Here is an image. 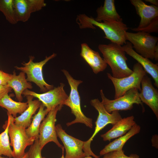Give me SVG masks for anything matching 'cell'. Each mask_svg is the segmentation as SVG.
Instances as JSON below:
<instances>
[{"instance_id": "1", "label": "cell", "mask_w": 158, "mask_h": 158, "mask_svg": "<svg viewBox=\"0 0 158 158\" xmlns=\"http://www.w3.org/2000/svg\"><path fill=\"white\" fill-rule=\"evenodd\" d=\"M76 21L81 29H94L96 28L94 25L98 27L104 32L105 35L104 37L109 40L112 43L121 45L126 43V35L128 28L123 21H109L98 22L93 17L84 14L78 16Z\"/></svg>"}, {"instance_id": "2", "label": "cell", "mask_w": 158, "mask_h": 158, "mask_svg": "<svg viewBox=\"0 0 158 158\" xmlns=\"http://www.w3.org/2000/svg\"><path fill=\"white\" fill-rule=\"evenodd\" d=\"M98 48L105 62L111 67L113 77L120 78L132 73L133 70L127 65L128 59L121 45L111 42L99 44Z\"/></svg>"}, {"instance_id": "3", "label": "cell", "mask_w": 158, "mask_h": 158, "mask_svg": "<svg viewBox=\"0 0 158 158\" xmlns=\"http://www.w3.org/2000/svg\"><path fill=\"white\" fill-rule=\"evenodd\" d=\"M62 71L66 76L71 88L70 94L64 102V105L69 107L71 109L72 113L75 117V120L67 123V126H69L75 123H81L85 124L90 128H92V119L86 117L83 113L81 108L80 98L78 88L83 81L74 79L68 72L65 69H62Z\"/></svg>"}, {"instance_id": "4", "label": "cell", "mask_w": 158, "mask_h": 158, "mask_svg": "<svg viewBox=\"0 0 158 158\" xmlns=\"http://www.w3.org/2000/svg\"><path fill=\"white\" fill-rule=\"evenodd\" d=\"M90 104L98 112V115L95 123L94 132L91 137L85 141L83 150L86 156H92L94 158H100V156L95 154L90 147L91 142L96 135L109 124L114 125L122 118L118 111H114L111 113L108 112L103 105L98 99H92Z\"/></svg>"}, {"instance_id": "5", "label": "cell", "mask_w": 158, "mask_h": 158, "mask_svg": "<svg viewBox=\"0 0 158 158\" xmlns=\"http://www.w3.org/2000/svg\"><path fill=\"white\" fill-rule=\"evenodd\" d=\"M56 55V54L53 53L49 56H46L44 60L36 62L33 61L35 58L31 56H30L29 61L28 62L22 63L23 66H16L15 68L26 74L27 81L34 83L39 87L40 92H44L52 89L54 86L48 84L44 80L42 68L48 61L54 58Z\"/></svg>"}, {"instance_id": "6", "label": "cell", "mask_w": 158, "mask_h": 158, "mask_svg": "<svg viewBox=\"0 0 158 158\" xmlns=\"http://www.w3.org/2000/svg\"><path fill=\"white\" fill-rule=\"evenodd\" d=\"M132 70L133 72L130 75L120 78H114L110 73H107L108 78L112 81L114 87V99L121 97L132 88H136L139 91H141V81L147 73L138 63L134 64Z\"/></svg>"}, {"instance_id": "7", "label": "cell", "mask_w": 158, "mask_h": 158, "mask_svg": "<svg viewBox=\"0 0 158 158\" xmlns=\"http://www.w3.org/2000/svg\"><path fill=\"white\" fill-rule=\"evenodd\" d=\"M9 121L8 134L11 139L10 146L13 148L12 156L13 158H22L25 155V150L28 146L32 145L35 140L29 138L25 128L15 124L14 118L7 113Z\"/></svg>"}, {"instance_id": "8", "label": "cell", "mask_w": 158, "mask_h": 158, "mask_svg": "<svg viewBox=\"0 0 158 158\" xmlns=\"http://www.w3.org/2000/svg\"><path fill=\"white\" fill-rule=\"evenodd\" d=\"M126 38V40L129 41L133 44V48L138 54L148 59H154L155 49L158 43V37L142 31L136 33L127 32Z\"/></svg>"}, {"instance_id": "9", "label": "cell", "mask_w": 158, "mask_h": 158, "mask_svg": "<svg viewBox=\"0 0 158 158\" xmlns=\"http://www.w3.org/2000/svg\"><path fill=\"white\" fill-rule=\"evenodd\" d=\"M100 94L102 99L101 102L109 113L114 111L130 110L133 109L134 104H140L144 110L142 103L139 97V90L136 88L129 90L121 97L114 100L107 98L102 90H100Z\"/></svg>"}, {"instance_id": "10", "label": "cell", "mask_w": 158, "mask_h": 158, "mask_svg": "<svg viewBox=\"0 0 158 158\" xmlns=\"http://www.w3.org/2000/svg\"><path fill=\"white\" fill-rule=\"evenodd\" d=\"M62 107L59 105L52 109L40 124L39 140L42 150L46 144L50 142H54L62 150L64 149V147L58 140L55 126L57 112Z\"/></svg>"}, {"instance_id": "11", "label": "cell", "mask_w": 158, "mask_h": 158, "mask_svg": "<svg viewBox=\"0 0 158 158\" xmlns=\"http://www.w3.org/2000/svg\"><path fill=\"white\" fill-rule=\"evenodd\" d=\"M64 84L61 83L58 87L41 94L26 89L23 92L22 95L26 96L30 95L37 98L49 112L57 106L62 107L64 105V102L68 97L64 89Z\"/></svg>"}, {"instance_id": "12", "label": "cell", "mask_w": 158, "mask_h": 158, "mask_svg": "<svg viewBox=\"0 0 158 158\" xmlns=\"http://www.w3.org/2000/svg\"><path fill=\"white\" fill-rule=\"evenodd\" d=\"M57 136L62 141L66 150L65 158H83L86 156L83 150L85 141L67 134L60 124L55 126Z\"/></svg>"}, {"instance_id": "13", "label": "cell", "mask_w": 158, "mask_h": 158, "mask_svg": "<svg viewBox=\"0 0 158 158\" xmlns=\"http://www.w3.org/2000/svg\"><path fill=\"white\" fill-rule=\"evenodd\" d=\"M13 4L17 22L27 21L32 13L41 10L46 6L44 0H13Z\"/></svg>"}, {"instance_id": "14", "label": "cell", "mask_w": 158, "mask_h": 158, "mask_svg": "<svg viewBox=\"0 0 158 158\" xmlns=\"http://www.w3.org/2000/svg\"><path fill=\"white\" fill-rule=\"evenodd\" d=\"M142 88L140 98L142 103L148 106L158 119V91L152 84L150 78L145 75L141 81Z\"/></svg>"}, {"instance_id": "15", "label": "cell", "mask_w": 158, "mask_h": 158, "mask_svg": "<svg viewBox=\"0 0 158 158\" xmlns=\"http://www.w3.org/2000/svg\"><path fill=\"white\" fill-rule=\"evenodd\" d=\"M130 1L140 18L139 25L131 29L133 31L146 28L158 17V6L147 5L141 0H130Z\"/></svg>"}, {"instance_id": "16", "label": "cell", "mask_w": 158, "mask_h": 158, "mask_svg": "<svg viewBox=\"0 0 158 158\" xmlns=\"http://www.w3.org/2000/svg\"><path fill=\"white\" fill-rule=\"evenodd\" d=\"M122 47L126 53L137 61L146 72L150 75L154 81V85L158 88V65L137 53L133 49L132 44L129 42H126V44L122 46Z\"/></svg>"}, {"instance_id": "17", "label": "cell", "mask_w": 158, "mask_h": 158, "mask_svg": "<svg viewBox=\"0 0 158 158\" xmlns=\"http://www.w3.org/2000/svg\"><path fill=\"white\" fill-rule=\"evenodd\" d=\"M81 56L96 74L105 69L107 64L99 53L91 49L86 43L81 44Z\"/></svg>"}, {"instance_id": "18", "label": "cell", "mask_w": 158, "mask_h": 158, "mask_svg": "<svg viewBox=\"0 0 158 158\" xmlns=\"http://www.w3.org/2000/svg\"><path fill=\"white\" fill-rule=\"evenodd\" d=\"M133 116L121 118L105 133L101 135L104 141L110 140L127 133L136 123Z\"/></svg>"}, {"instance_id": "19", "label": "cell", "mask_w": 158, "mask_h": 158, "mask_svg": "<svg viewBox=\"0 0 158 158\" xmlns=\"http://www.w3.org/2000/svg\"><path fill=\"white\" fill-rule=\"evenodd\" d=\"M97 17L94 18L98 22L115 21H123L122 19L116 11L114 0H105L104 5L96 10Z\"/></svg>"}, {"instance_id": "20", "label": "cell", "mask_w": 158, "mask_h": 158, "mask_svg": "<svg viewBox=\"0 0 158 158\" xmlns=\"http://www.w3.org/2000/svg\"><path fill=\"white\" fill-rule=\"evenodd\" d=\"M28 107L21 115L14 118V122L16 125L26 129L31 123L32 115L40 107L41 103L39 100H33V97L28 95L26 96Z\"/></svg>"}, {"instance_id": "21", "label": "cell", "mask_w": 158, "mask_h": 158, "mask_svg": "<svg viewBox=\"0 0 158 158\" xmlns=\"http://www.w3.org/2000/svg\"><path fill=\"white\" fill-rule=\"evenodd\" d=\"M7 86L13 89L16 98L20 102L23 100L22 95L23 92L26 89L32 88V84L27 81L25 73L22 71L16 75V72L14 71L13 74H11Z\"/></svg>"}, {"instance_id": "22", "label": "cell", "mask_w": 158, "mask_h": 158, "mask_svg": "<svg viewBox=\"0 0 158 158\" xmlns=\"http://www.w3.org/2000/svg\"><path fill=\"white\" fill-rule=\"evenodd\" d=\"M140 129V126L136 123L126 134L117 138L106 145L100 151V156L103 155L111 152L122 150L123 146L127 141L132 137L138 133Z\"/></svg>"}, {"instance_id": "23", "label": "cell", "mask_w": 158, "mask_h": 158, "mask_svg": "<svg viewBox=\"0 0 158 158\" xmlns=\"http://www.w3.org/2000/svg\"><path fill=\"white\" fill-rule=\"evenodd\" d=\"M28 102H16L13 100L7 94L0 99V107L6 109L7 113L11 114L14 118L16 117L18 114H21L28 107Z\"/></svg>"}, {"instance_id": "24", "label": "cell", "mask_w": 158, "mask_h": 158, "mask_svg": "<svg viewBox=\"0 0 158 158\" xmlns=\"http://www.w3.org/2000/svg\"><path fill=\"white\" fill-rule=\"evenodd\" d=\"M45 107L41 103L38 112L33 116L29 126L25 129V132L28 136L35 140L39 139V129L41 122L48 113L47 109H45Z\"/></svg>"}, {"instance_id": "25", "label": "cell", "mask_w": 158, "mask_h": 158, "mask_svg": "<svg viewBox=\"0 0 158 158\" xmlns=\"http://www.w3.org/2000/svg\"><path fill=\"white\" fill-rule=\"evenodd\" d=\"M9 124V121L8 119L3 126L4 130L0 133V156L4 155L11 158L13 157V156L8 134Z\"/></svg>"}, {"instance_id": "26", "label": "cell", "mask_w": 158, "mask_h": 158, "mask_svg": "<svg viewBox=\"0 0 158 158\" xmlns=\"http://www.w3.org/2000/svg\"><path fill=\"white\" fill-rule=\"evenodd\" d=\"M0 11L11 24H14L17 23L15 16L13 0H0Z\"/></svg>"}, {"instance_id": "27", "label": "cell", "mask_w": 158, "mask_h": 158, "mask_svg": "<svg viewBox=\"0 0 158 158\" xmlns=\"http://www.w3.org/2000/svg\"><path fill=\"white\" fill-rule=\"evenodd\" d=\"M39 139L35 140L28 152V158H42Z\"/></svg>"}, {"instance_id": "28", "label": "cell", "mask_w": 158, "mask_h": 158, "mask_svg": "<svg viewBox=\"0 0 158 158\" xmlns=\"http://www.w3.org/2000/svg\"><path fill=\"white\" fill-rule=\"evenodd\" d=\"M103 156V158H140L136 154H132L129 156H127L124 154L123 150L111 152Z\"/></svg>"}, {"instance_id": "29", "label": "cell", "mask_w": 158, "mask_h": 158, "mask_svg": "<svg viewBox=\"0 0 158 158\" xmlns=\"http://www.w3.org/2000/svg\"><path fill=\"white\" fill-rule=\"evenodd\" d=\"M135 31H142L150 33L151 32H158V17L156 18L146 28L136 30Z\"/></svg>"}, {"instance_id": "30", "label": "cell", "mask_w": 158, "mask_h": 158, "mask_svg": "<svg viewBox=\"0 0 158 158\" xmlns=\"http://www.w3.org/2000/svg\"><path fill=\"white\" fill-rule=\"evenodd\" d=\"M11 74L0 71V85H7L8 82L11 77Z\"/></svg>"}, {"instance_id": "31", "label": "cell", "mask_w": 158, "mask_h": 158, "mask_svg": "<svg viewBox=\"0 0 158 158\" xmlns=\"http://www.w3.org/2000/svg\"><path fill=\"white\" fill-rule=\"evenodd\" d=\"M12 88L7 85H0V99L4 96L11 91Z\"/></svg>"}, {"instance_id": "32", "label": "cell", "mask_w": 158, "mask_h": 158, "mask_svg": "<svg viewBox=\"0 0 158 158\" xmlns=\"http://www.w3.org/2000/svg\"><path fill=\"white\" fill-rule=\"evenodd\" d=\"M154 59L156 61L158 60V44H156L154 52Z\"/></svg>"}, {"instance_id": "33", "label": "cell", "mask_w": 158, "mask_h": 158, "mask_svg": "<svg viewBox=\"0 0 158 158\" xmlns=\"http://www.w3.org/2000/svg\"><path fill=\"white\" fill-rule=\"evenodd\" d=\"M145 1L146 2H149L152 4V5L157 6H158V0H145Z\"/></svg>"}, {"instance_id": "34", "label": "cell", "mask_w": 158, "mask_h": 158, "mask_svg": "<svg viewBox=\"0 0 158 158\" xmlns=\"http://www.w3.org/2000/svg\"><path fill=\"white\" fill-rule=\"evenodd\" d=\"M28 152L25 153V155L23 156V157L22 158H28ZM0 158H5L4 157H3L1 156H0Z\"/></svg>"}, {"instance_id": "35", "label": "cell", "mask_w": 158, "mask_h": 158, "mask_svg": "<svg viewBox=\"0 0 158 158\" xmlns=\"http://www.w3.org/2000/svg\"><path fill=\"white\" fill-rule=\"evenodd\" d=\"M64 150V149H63L62 150V155L61 157L60 158H65L64 157V154H63ZM42 158H45L44 157H42Z\"/></svg>"}, {"instance_id": "36", "label": "cell", "mask_w": 158, "mask_h": 158, "mask_svg": "<svg viewBox=\"0 0 158 158\" xmlns=\"http://www.w3.org/2000/svg\"><path fill=\"white\" fill-rule=\"evenodd\" d=\"M83 158H93L91 156H86Z\"/></svg>"}, {"instance_id": "37", "label": "cell", "mask_w": 158, "mask_h": 158, "mask_svg": "<svg viewBox=\"0 0 158 158\" xmlns=\"http://www.w3.org/2000/svg\"><path fill=\"white\" fill-rule=\"evenodd\" d=\"M0 71H1V70H0Z\"/></svg>"}]
</instances>
